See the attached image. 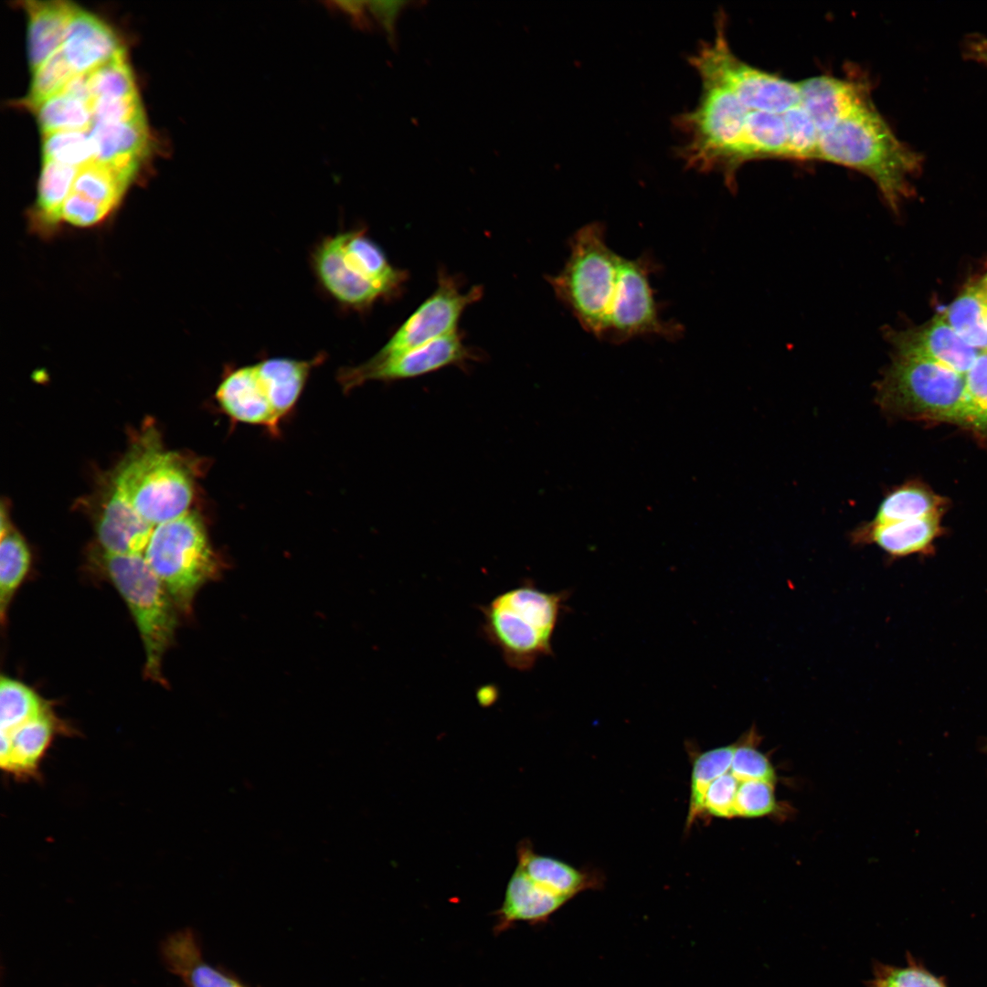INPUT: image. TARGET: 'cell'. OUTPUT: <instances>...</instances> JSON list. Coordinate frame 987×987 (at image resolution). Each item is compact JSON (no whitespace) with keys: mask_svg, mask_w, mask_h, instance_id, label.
<instances>
[{"mask_svg":"<svg viewBox=\"0 0 987 987\" xmlns=\"http://www.w3.org/2000/svg\"><path fill=\"white\" fill-rule=\"evenodd\" d=\"M817 153L819 161L842 164L870 177L895 212L912 195L910 179L923 166L922 155L898 140L871 98L819 136Z\"/></svg>","mask_w":987,"mask_h":987,"instance_id":"6da1fadb","label":"cell"},{"mask_svg":"<svg viewBox=\"0 0 987 987\" xmlns=\"http://www.w3.org/2000/svg\"><path fill=\"white\" fill-rule=\"evenodd\" d=\"M322 291L343 308L365 311L393 296L405 280L364 229L337 232L317 242L310 255Z\"/></svg>","mask_w":987,"mask_h":987,"instance_id":"7a4b0ae2","label":"cell"},{"mask_svg":"<svg viewBox=\"0 0 987 987\" xmlns=\"http://www.w3.org/2000/svg\"><path fill=\"white\" fill-rule=\"evenodd\" d=\"M568 595L567 590L547 592L525 580L478 606L482 635L507 666L531 670L539 658L552 655V637Z\"/></svg>","mask_w":987,"mask_h":987,"instance_id":"3957f363","label":"cell"},{"mask_svg":"<svg viewBox=\"0 0 987 987\" xmlns=\"http://www.w3.org/2000/svg\"><path fill=\"white\" fill-rule=\"evenodd\" d=\"M621 259L608 246L604 226L593 222L573 235L563 270L548 279L583 329L599 339L606 335Z\"/></svg>","mask_w":987,"mask_h":987,"instance_id":"277c9868","label":"cell"},{"mask_svg":"<svg viewBox=\"0 0 987 987\" xmlns=\"http://www.w3.org/2000/svg\"><path fill=\"white\" fill-rule=\"evenodd\" d=\"M101 563L138 629L145 653L144 677L166 686L163 661L175 641L179 610L143 555L102 552Z\"/></svg>","mask_w":987,"mask_h":987,"instance_id":"5b68a950","label":"cell"},{"mask_svg":"<svg viewBox=\"0 0 987 987\" xmlns=\"http://www.w3.org/2000/svg\"><path fill=\"white\" fill-rule=\"evenodd\" d=\"M143 556L186 616L198 590L218 578L222 567L201 518L192 512L154 526Z\"/></svg>","mask_w":987,"mask_h":987,"instance_id":"8992f818","label":"cell"},{"mask_svg":"<svg viewBox=\"0 0 987 987\" xmlns=\"http://www.w3.org/2000/svg\"><path fill=\"white\" fill-rule=\"evenodd\" d=\"M965 376L921 356L896 350L876 386V400L887 412L964 422Z\"/></svg>","mask_w":987,"mask_h":987,"instance_id":"52a82bcc","label":"cell"},{"mask_svg":"<svg viewBox=\"0 0 987 987\" xmlns=\"http://www.w3.org/2000/svg\"><path fill=\"white\" fill-rule=\"evenodd\" d=\"M112 486L154 526L188 513L193 499L192 479L183 462L154 444L130 454Z\"/></svg>","mask_w":987,"mask_h":987,"instance_id":"ba28073f","label":"cell"},{"mask_svg":"<svg viewBox=\"0 0 987 987\" xmlns=\"http://www.w3.org/2000/svg\"><path fill=\"white\" fill-rule=\"evenodd\" d=\"M689 62L699 77L721 82L749 110L784 113L801 102L800 82L754 68L733 53L724 15L717 17L714 38L701 43Z\"/></svg>","mask_w":987,"mask_h":987,"instance_id":"9c48e42d","label":"cell"},{"mask_svg":"<svg viewBox=\"0 0 987 987\" xmlns=\"http://www.w3.org/2000/svg\"><path fill=\"white\" fill-rule=\"evenodd\" d=\"M653 262L650 257L634 260L622 257L619 283L604 340L620 344L642 335L674 339L683 328L663 321L651 286Z\"/></svg>","mask_w":987,"mask_h":987,"instance_id":"30bf717a","label":"cell"},{"mask_svg":"<svg viewBox=\"0 0 987 987\" xmlns=\"http://www.w3.org/2000/svg\"><path fill=\"white\" fill-rule=\"evenodd\" d=\"M480 287L462 291L459 283L441 275L433 293L397 329L376 354L394 356L423 346L456 332L459 319L467 306L481 297Z\"/></svg>","mask_w":987,"mask_h":987,"instance_id":"8fae6325","label":"cell"},{"mask_svg":"<svg viewBox=\"0 0 987 987\" xmlns=\"http://www.w3.org/2000/svg\"><path fill=\"white\" fill-rule=\"evenodd\" d=\"M471 352L454 332L423 346L394 356L375 354L366 362L343 367L337 379L345 391L368 381H392L419 377L442 367L460 364Z\"/></svg>","mask_w":987,"mask_h":987,"instance_id":"7c38bea8","label":"cell"},{"mask_svg":"<svg viewBox=\"0 0 987 987\" xmlns=\"http://www.w3.org/2000/svg\"><path fill=\"white\" fill-rule=\"evenodd\" d=\"M70 731L49 707L11 730L1 732L0 767L17 780L37 779L55 738Z\"/></svg>","mask_w":987,"mask_h":987,"instance_id":"4fadbf2b","label":"cell"},{"mask_svg":"<svg viewBox=\"0 0 987 987\" xmlns=\"http://www.w3.org/2000/svg\"><path fill=\"white\" fill-rule=\"evenodd\" d=\"M799 82L801 104L816 127L818 138L854 107L871 98L869 86L864 80L820 75Z\"/></svg>","mask_w":987,"mask_h":987,"instance_id":"5bb4252c","label":"cell"},{"mask_svg":"<svg viewBox=\"0 0 987 987\" xmlns=\"http://www.w3.org/2000/svg\"><path fill=\"white\" fill-rule=\"evenodd\" d=\"M216 398L221 409L234 421L266 426L271 432L278 430L280 421L254 364L228 372L217 388Z\"/></svg>","mask_w":987,"mask_h":987,"instance_id":"9a60e30c","label":"cell"},{"mask_svg":"<svg viewBox=\"0 0 987 987\" xmlns=\"http://www.w3.org/2000/svg\"><path fill=\"white\" fill-rule=\"evenodd\" d=\"M154 528L112 486L96 524L97 539L102 552L143 555Z\"/></svg>","mask_w":987,"mask_h":987,"instance_id":"2e32d148","label":"cell"},{"mask_svg":"<svg viewBox=\"0 0 987 987\" xmlns=\"http://www.w3.org/2000/svg\"><path fill=\"white\" fill-rule=\"evenodd\" d=\"M896 350L910 352L930 359L965 376L978 357V350L968 345L946 322L937 317L919 331L891 334Z\"/></svg>","mask_w":987,"mask_h":987,"instance_id":"e0dca14e","label":"cell"},{"mask_svg":"<svg viewBox=\"0 0 987 987\" xmlns=\"http://www.w3.org/2000/svg\"><path fill=\"white\" fill-rule=\"evenodd\" d=\"M61 48L75 74L90 72L123 51L105 23L79 7L70 19Z\"/></svg>","mask_w":987,"mask_h":987,"instance_id":"ac0fdd59","label":"cell"},{"mask_svg":"<svg viewBox=\"0 0 987 987\" xmlns=\"http://www.w3.org/2000/svg\"><path fill=\"white\" fill-rule=\"evenodd\" d=\"M567 901L537 885L516 866L507 883L504 901L494 913V933L504 932L519 921L531 925L546 923Z\"/></svg>","mask_w":987,"mask_h":987,"instance_id":"d6986e66","label":"cell"},{"mask_svg":"<svg viewBox=\"0 0 987 987\" xmlns=\"http://www.w3.org/2000/svg\"><path fill=\"white\" fill-rule=\"evenodd\" d=\"M939 532V516L891 523L868 522L858 526L852 534L854 545H876L891 557H901L922 553Z\"/></svg>","mask_w":987,"mask_h":987,"instance_id":"ffe728a7","label":"cell"},{"mask_svg":"<svg viewBox=\"0 0 987 987\" xmlns=\"http://www.w3.org/2000/svg\"><path fill=\"white\" fill-rule=\"evenodd\" d=\"M90 135L94 162L134 175L148 145L145 118L127 122H94Z\"/></svg>","mask_w":987,"mask_h":987,"instance_id":"44dd1931","label":"cell"},{"mask_svg":"<svg viewBox=\"0 0 987 987\" xmlns=\"http://www.w3.org/2000/svg\"><path fill=\"white\" fill-rule=\"evenodd\" d=\"M324 359V354L320 353L308 360L271 357L254 364L279 421L298 401L312 369Z\"/></svg>","mask_w":987,"mask_h":987,"instance_id":"7402d4cb","label":"cell"},{"mask_svg":"<svg viewBox=\"0 0 987 987\" xmlns=\"http://www.w3.org/2000/svg\"><path fill=\"white\" fill-rule=\"evenodd\" d=\"M28 58L34 72L61 48L70 19L77 8L64 1H27Z\"/></svg>","mask_w":987,"mask_h":987,"instance_id":"603a6c76","label":"cell"},{"mask_svg":"<svg viewBox=\"0 0 987 987\" xmlns=\"http://www.w3.org/2000/svg\"><path fill=\"white\" fill-rule=\"evenodd\" d=\"M516 857V866L529 878L567 900L579 892L600 886L599 877L579 871L558 859L536 853L528 840H522L518 844Z\"/></svg>","mask_w":987,"mask_h":987,"instance_id":"cb8c5ba5","label":"cell"},{"mask_svg":"<svg viewBox=\"0 0 987 987\" xmlns=\"http://www.w3.org/2000/svg\"><path fill=\"white\" fill-rule=\"evenodd\" d=\"M79 169L43 160L37 200L29 212L30 230L43 238L56 234L62 223V207L72 190Z\"/></svg>","mask_w":987,"mask_h":987,"instance_id":"d4e9b609","label":"cell"},{"mask_svg":"<svg viewBox=\"0 0 987 987\" xmlns=\"http://www.w3.org/2000/svg\"><path fill=\"white\" fill-rule=\"evenodd\" d=\"M763 158H790L789 136L783 113L746 108L743 133L735 155V168L738 171L744 163Z\"/></svg>","mask_w":987,"mask_h":987,"instance_id":"484cf974","label":"cell"},{"mask_svg":"<svg viewBox=\"0 0 987 987\" xmlns=\"http://www.w3.org/2000/svg\"><path fill=\"white\" fill-rule=\"evenodd\" d=\"M161 953L169 971L188 987H241L203 960L196 942L188 931L167 937L162 943Z\"/></svg>","mask_w":987,"mask_h":987,"instance_id":"4316f807","label":"cell"},{"mask_svg":"<svg viewBox=\"0 0 987 987\" xmlns=\"http://www.w3.org/2000/svg\"><path fill=\"white\" fill-rule=\"evenodd\" d=\"M133 175L98 162L80 168L72 190L101 207L109 216L119 205Z\"/></svg>","mask_w":987,"mask_h":987,"instance_id":"83f0119b","label":"cell"},{"mask_svg":"<svg viewBox=\"0 0 987 987\" xmlns=\"http://www.w3.org/2000/svg\"><path fill=\"white\" fill-rule=\"evenodd\" d=\"M943 500L916 483H907L891 491L880 503L874 523H891L939 516Z\"/></svg>","mask_w":987,"mask_h":987,"instance_id":"f1b7e54d","label":"cell"},{"mask_svg":"<svg viewBox=\"0 0 987 987\" xmlns=\"http://www.w3.org/2000/svg\"><path fill=\"white\" fill-rule=\"evenodd\" d=\"M30 566V551L23 537L12 529L1 536L0 617L2 624L5 622L10 603L26 579Z\"/></svg>","mask_w":987,"mask_h":987,"instance_id":"f546056e","label":"cell"},{"mask_svg":"<svg viewBox=\"0 0 987 987\" xmlns=\"http://www.w3.org/2000/svg\"><path fill=\"white\" fill-rule=\"evenodd\" d=\"M33 110L43 134L58 131H90L93 125L90 105L61 91Z\"/></svg>","mask_w":987,"mask_h":987,"instance_id":"4dcf8cb0","label":"cell"},{"mask_svg":"<svg viewBox=\"0 0 987 987\" xmlns=\"http://www.w3.org/2000/svg\"><path fill=\"white\" fill-rule=\"evenodd\" d=\"M51 707L25 683L2 675L0 679V731L13 729L26 720Z\"/></svg>","mask_w":987,"mask_h":987,"instance_id":"1f68e13d","label":"cell"},{"mask_svg":"<svg viewBox=\"0 0 987 987\" xmlns=\"http://www.w3.org/2000/svg\"><path fill=\"white\" fill-rule=\"evenodd\" d=\"M985 304L975 285L969 287L947 311L948 324L971 346L987 351V324L983 319Z\"/></svg>","mask_w":987,"mask_h":987,"instance_id":"d6a6232c","label":"cell"},{"mask_svg":"<svg viewBox=\"0 0 987 987\" xmlns=\"http://www.w3.org/2000/svg\"><path fill=\"white\" fill-rule=\"evenodd\" d=\"M737 744L720 747L700 754L694 762L691 778V796L687 826L704 812V802L709 785L731 767Z\"/></svg>","mask_w":987,"mask_h":987,"instance_id":"836d02e7","label":"cell"},{"mask_svg":"<svg viewBox=\"0 0 987 987\" xmlns=\"http://www.w3.org/2000/svg\"><path fill=\"white\" fill-rule=\"evenodd\" d=\"M865 987H949L943 977L929 971L924 964L907 952L901 966L875 961L872 977Z\"/></svg>","mask_w":987,"mask_h":987,"instance_id":"e575fe53","label":"cell"},{"mask_svg":"<svg viewBox=\"0 0 987 987\" xmlns=\"http://www.w3.org/2000/svg\"><path fill=\"white\" fill-rule=\"evenodd\" d=\"M43 160L80 169L94 162L90 131H58L43 134Z\"/></svg>","mask_w":987,"mask_h":987,"instance_id":"d590c367","label":"cell"},{"mask_svg":"<svg viewBox=\"0 0 987 987\" xmlns=\"http://www.w3.org/2000/svg\"><path fill=\"white\" fill-rule=\"evenodd\" d=\"M89 87L92 100L138 94L124 50L89 72Z\"/></svg>","mask_w":987,"mask_h":987,"instance_id":"8d00e7d4","label":"cell"},{"mask_svg":"<svg viewBox=\"0 0 987 987\" xmlns=\"http://www.w3.org/2000/svg\"><path fill=\"white\" fill-rule=\"evenodd\" d=\"M33 73L29 93L25 102L32 110L47 99L60 92L75 74L61 48Z\"/></svg>","mask_w":987,"mask_h":987,"instance_id":"74e56055","label":"cell"},{"mask_svg":"<svg viewBox=\"0 0 987 987\" xmlns=\"http://www.w3.org/2000/svg\"><path fill=\"white\" fill-rule=\"evenodd\" d=\"M783 116L789 136L790 159L818 160V133L801 101Z\"/></svg>","mask_w":987,"mask_h":987,"instance_id":"f35d334b","label":"cell"},{"mask_svg":"<svg viewBox=\"0 0 987 987\" xmlns=\"http://www.w3.org/2000/svg\"><path fill=\"white\" fill-rule=\"evenodd\" d=\"M964 422L987 429V351L965 375Z\"/></svg>","mask_w":987,"mask_h":987,"instance_id":"ab89813d","label":"cell"},{"mask_svg":"<svg viewBox=\"0 0 987 987\" xmlns=\"http://www.w3.org/2000/svg\"><path fill=\"white\" fill-rule=\"evenodd\" d=\"M775 806L774 782L759 780L740 782L734 804L735 817L763 816L773 812Z\"/></svg>","mask_w":987,"mask_h":987,"instance_id":"60d3db41","label":"cell"},{"mask_svg":"<svg viewBox=\"0 0 987 987\" xmlns=\"http://www.w3.org/2000/svg\"><path fill=\"white\" fill-rule=\"evenodd\" d=\"M738 743L733 756L730 772L739 780H767L775 782V772L769 759L752 745Z\"/></svg>","mask_w":987,"mask_h":987,"instance_id":"b9f144b4","label":"cell"},{"mask_svg":"<svg viewBox=\"0 0 987 987\" xmlns=\"http://www.w3.org/2000/svg\"><path fill=\"white\" fill-rule=\"evenodd\" d=\"M94 122H127L144 119L138 94L124 98L95 99L90 103Z\"/></svg>","mask_w":987,"mask_h":987,"instance_id":"7bdbcfd3","label":"cell"},{"mask_svg":"<svg viewBox=\"0 0 987 987\" xmlns=\"http://www.w3.org/2000/svg\"><path fill=\"white\" fill-rule=\"evenodd\" d=\"M740 782L730 770L716 778L706 791L704 812L717 817H735L734 804Z\"/></svg>","mask_w":987,"mask_h":987,"instance_id":"ee69618b","label":"cell"},{"mask_svg":"<svg viewBox=\"0 0 987 987\" xmlns=\"http://www.w3.org/2000/svg\"><path fill=\"white\" fill-rule=\"evenodd\" d=\"M406 2L402 1H368V10L381 24L389 39L395 37V24Z\"/></svg>","mask_w":987,"mask_h":987,"instance_id":"f6af8a7d","label":"cell"},{"mask_svg":"<svg viewBox=\"0 0 987 987\" xmlns=\"http://www.w3.org/2000/svg\"><path fill=\"white\" fill-rule=\"evenodd\" d=\"M330 10L346 16L351 23L359 29H368L370 21L366 15V1H326L324 3Z\"/></svg>","mask_w":987,"mask_h":987,"instance_id":"bcb514c9","label":"cell"},{"mask_svg":"<svg viewBox=\"0 0 987 987\" xmlns=\"http://www.w3.org/2000/svg\"><path fill=\"white\" fill-rule=\"evenodd\" d=\"M61 92L90 105L92 96L89 87V72L74 74Z\"/></svg>","mask_w":987,"mask_h":987,"instance_id":"7dc6e473","label":"cell"},{"mask_svg":"<svg viewBox=\"0 0 987 987\" xmlns=\"http://www.w3.org/2000/svg\"><path fill=\"white\" fill-rule=\"evenodd\" d=\"M962 51L966 58L987 66V37L982 35L967 37Z\"/></svg>","mask_w":987,"mask_h":987,"instance_id":"c3c4849f","label":"cell"},{"mask_svg":"<svg viewBox=\"0 0 987 987\" xmlns=\"http://www.w3.org/2000/svg\"><path fill=\"white\" fill-rule=\"evenodd\" d=\"M477 700L482 706H492L497 698V691L495 687L491 685H483L477 691Z\"/></svg>","mask_w":987,"mask_h":987,"instance_id":"681fc988","label":"cell"},{"mask_svg":"<svg viewBox=\"0 0 987 987\" xmlns=\"http://www.w3.org/2000/svg\"><path fill=\"white\" fill-rule=\"evenodd\" d=\"M975 286L977 288V291H978L982 302L986 305L987 304V275L978 284H976Z\"/></svg>","mask_w":987,"mask_h":987,"instance_id":"f907efd6","label":"cell"},{"mask_svg":"<svg viewBox=\"0 0 987 987\" xmlns=\"http://www.w3.org/2000/svg\"><path fill=\"white\" fill-rule=\"evenodd\" d=\"M983 319H984L985 324H987V304L984 307Z\"/></svg>","mask_w":987,"mask_h":987,"instance_id":"816d5d0a","label":"cell"}]
</instances>
